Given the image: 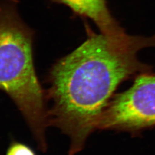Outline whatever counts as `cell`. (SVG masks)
I'll use <instances>...</instances> for the list:
<instances>
[{
    "label": "cell",
    "mask_w": 155,
    "mask_h": 155,
    "mask_svg": "<svg viewBox=\"0 0 155 155\" xmlns=\"http://www.w3.org/2000/svg\"><path fill=\"white\" fill-rule=\"evenodd\" d=\"M87 38L50 70L48 97V125L58 128L70 139L68 155L83 149L117 87L130 78L152 72L139 61L140 50L155 47L150 37L125 35L109 36L95 33L88 26Z\"/></svg>",
    "instance_id": "cell-1"
},
{
    "label": "cell",
    "mask_w": 155,
    "mask_h": 155,
    "mask_svg": "<svg viewBox=\"0 0 155 155\" xmlns=\"http://www.w3.org/2000/svg\"><path fill=\"white\" fill-rule=\"evenodd\" d=\"M18 2L0 1V90L16 105L45 151L48 110L34 67L33 32L19 15Z\"/></svg>",
    "instance_id": "cell-2"
},
{
    "label": "cell",
    "mask_w": 155,
    "mask_h": 155,
    "mask_svg": "<svg viewBox=\"0 0 155 155\" xmlns=\"http://www.w3.org/2000/svg\"><path fill=\"white\" fill-rule=\"evenodd\" d=\"M155 126V74L137 75L132 86L113 97L98 129L137 131Z\"/></svg>",
    "instance_id": "cell-3"
},
{
    "label": "cell",
    "mask_w": 155,
    "mask_h": 155,
    "mask_svg": "<svg viewBox=\"0 0 155 155\" xmlns=\"http://www.w3.org/2000/svg\"><path fill=\"white\" fill-rule=\"evenodd\" d=\"M68 7L75 15L92 20L101 33L121 36L126 32L113 16L106 0H51Z\"/></svg>",
    "instance_id": "cell-4"
},
{
    "label": "cell",
    "mask_w": 155,
    "mask_h": 155,
    "mask_svg": "<svg viewBox=\"0 0 155 155\" xmlns=\"http://www.w3.org/2000/svg\"><path fill=\"white\" fill-rule=\"evenodd\" d=\"M6 155H36L33 150L26 144L13 141L8 147Z\"/></svg>",
    "instance_id": "cell-5"
}]
</instances>
